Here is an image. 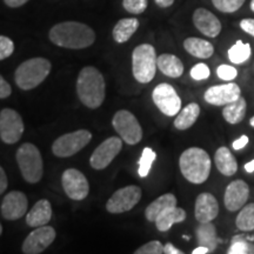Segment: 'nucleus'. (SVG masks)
<instances>
[{
    "label": "nucleus",
    "mask_w": 254,
    "mask_h": 254,
    "mask_svg": "<svg viewBox=\"0 0 254 254\" xmlns=\"http://www.w3.org/2000/svg\"><path fill=\"white\" fill-rule=\"evenodd\" d=\"M50 40L64 49L81 50L94 43L95 33L91 27L82 23L64 21L51 28Z\"/></svg>",
    "instance_id": "obj_1"
},
{
    "label": "nucleus",
    "mask_w": 254,
    "mask_h": 254,
    "mask_svg": "<svg viewBox=\"0 0 254 254\" xmlns=\"http://www.w3.org/2000/svg\"><path fill=\"white\" fill-rule=\"evenodd\" d=\"M105 80L100 71L87 66L79 73L77 80V93L79 99L88 109H98L105 99Z\"/></svg>",
    "instance_id": "obj_2"
},
{
    "label": "nucleus",
    "mask_w": 254,
    "mask_h": 254,
    "mask_svg": "<svg viewBox=\"0 0 254 254\" xmlns=\"http://www.w3.org/2000/svg\"><path fill=\"white\" fill-rule=\"evenodd\" d=\"M179 167L187 182L200 185L208 179L212 161L205 150L200 147H190L180 155Z\"/></svg>",
    "instance_id": "obj_3"
},
{
    "label": "nucleus",
    "mask_w": 254,
    "mask_h": 254,
    "mask_svg": "<svg viewBox=\"0 0 254 254\" xmlns=\"http://www.w3.org/2000/svg\"><path fill=\"white\" fill-rule=\"evenodd\" d=\"M51 67L50 60L45 58H32L20 64L14 73L18 87L30 91L39 86L50 74Z\"/></svg>",
    "instance_id": "obj_4"
},
{
    "label": "nucleus",
    "mask_w": 254,
    "mask_h": 254,
    "mask_svg": "<svg viewBox=\"0 0 254 254\" xmlns=\"http://www.w3.org/2000/svg\"><path fill=\"white\" fill-rule=\"evenodd\" d=\"M157 53L151 44H141L133 50L132 72L135 80L147 84L153 80L157 72Z\"/></svg>",
    "instance_id": "obj_5"
},
{
    "label": "nucleus",
    "mask_w": 254,
    "mask_h": 254,
    "mask_svg": "<svg viewBox=\"0 0 254 254\" xmlns=\"http://www.w3.org/2000/svg\"><path fill=\"white\" fill-rule=\"evenodd\" d=\"M15 158L24 179L30 184L39 183L43 178V158L37 146L30 142L23 144L18 148Z\"/></svg>",
    "instance_id": "obj_6"
},
{
    "label": "nucleus",
    "mask_w": 254,
    "mask_h": 254,
    "mask_svg": "<svg viewBox=\"0 0 254 254\" xmlns=\"http://www.w3.org/2000/svg\"><path fill=\"white\" fill-rule=\"evenodd\" d=\"M112 125L126 144L136 145L142 139V128L134 114L127 110H120L114 114Z\"/></svg>",
    "instance_id": "obj_7"
},
{
    "label": "nucleus",
    "mask_w": 254,
    "mask_h": 254,
    "mask_svg": "<svg viewBox=\"0 0 254 254\" xmlns=\"http://www.w3.org/2000/svg\"><path fill=\"white\" fill-rule=\"evenodd\" d=\"M92 134L87 129L60 135L52 145L53 154L59 158L72 157L86 146L91 141Z\"/></svg>",
    "instance_id": "obj_8"
},
{
    "label": "nucleus",
    "mask_w": 254,
    "mask_h": 254,
    "mask_svg": "<svg viewBox=\"0 0 254 254\" xmlns=\"http://www.w3.org/2000/svg\"><path fill=\"white\" fill-rule=\"evenodd\" d=\"M155 106L167 117H176L182 110V99L172 85L163 82L155 86L152 93Z\"/></svg>",
    "instance_id": "obj_9"
},
{
    "label": "nucleus",
    "mask_w": 254,
    "mask_h": 254,
    "mask_svg": "<svg viewBox=\"0 0 254 254\" xmlns=\"http://www.w3.org/2000/svg\"><path fill=\"white\" fill-rule=\"evenodd\" d=\"M141 189L139 186L131 185L123 187L113 193V195L106 202V209L110 213L119 214L128 212L140 201Z\"/></svg>",
    "instance_id": "obj_10"
},
{
    "label": "nucleus",
    "mask_w": 254,
    "mask_h": 254,
    "mask_svg": "<svg viewBox=\"0 0 254 254\" xmlns=\"http://www.w3.org/2000/svg\"><path fill=\"white\" fill-rule=\"evenodd\" d=\"M24 122L20 114L12 109H4L0 112V138L5 144H15L24 133Z\"/></svg>",
    "instance_id": "obj_11"
},
{
    "label": "nucleus",
    "mask_w": 254,
    "mask_h": 254,
    "mask_svg": "<svg viewBox=\"0 0 254 254\" xmlns=\"http://www.w3.org/2000/svg\"><path fill=\"white\" fill-rule=\"evenodd\" d=\"M123 147V139L111 136L95 148L90 158V164L94 170H104L112 163Z\"/></svg>",
    "instance_id": "obj_12"
},
{
    "label": "nucleus",
    "mask_w": 254,
    "mask_h": 254,
    "mask_svg": "<svg viewBox=\"0 0 254 254\" xmlns=\"http://www.w3.org/2000/svg\"><path fill=\"white\" fill-rule=\"evenodd\" d=\"M62 184L64 190L72 200H84L90 192L86 177L75 168H68L63 173Z\"/></svg>",
    "instance_id": "obj_13"
},
{
    "label": "nucleus",
    "mask_w": 254,
    "mask_h": 254,
    "mask_svg": "<svg viewBox=\"0 0 254 254\" xmlns=\"http://www.w3.org/2000/svg\"><path fill=\"white\" fill-rule=\"evenodd\" d=\"M56 239V231L53 227L40 226L36 227L28 234L23 243V252L25 254H39L43 253Z\"/></svg>",
    "instance_id": "obj_14"
},
{
    "label": "nucleus",
    "mask_w": 254,
    "mask_h": 254,
    "mask_svg": "<svg viewBox=\"0 0 254 254\" xmlns=\"http://www.w3.org/2000/svg\"><path fill=\"white\" fill-rule=\"evenodd\" d=\"M241 97V90L239 85L236 82H227V84L215 85L206 90L204 99L206 103L214 105V106H225V105L236 101Z\"/></svg>",
    "instance_id": "obj_15"
},
{
    "label": "nucleus",
    "mask_w": 254,
    "mask_h": 254,
    "mask_svg": "<svg viewBox=\"0 0 254 254\" xmlns=\"http://www.w3.org/2000/svg\"><path fill=\"white\" fill-rule=\"evenodd\" d=\"M250 198V186L246 182L237 179L228 184L224 194V205L227 211L237 212L246 205Z\"/></svg>",
    "instance_id": "obj_16"
},
{
    "label": "nucleus",
    "mask_w": 254,
    "mask_h": 254,
    "mask_svg": "<svg viewBox=\"0 0 254 254\" xmlns=\"http://www.w3.org/2000/svg\"><path fill=\"white\" fill-rule=\"evenodd\" d=\"M27 206L26 195L19 190H12L2 200L1 214L6 220H18L27 212Z\"/></svg>",
    "instance_id": "obj_17"
},
{
    "label": "nucleus",
    "mask_w": 254,
    "mask_h": 254,
    "mask_svg": "<svg viewBox=\"0 0 254 254\" xmlns=\"http://www.w3.org/2000/svg\"><path fill=\"white\" fill-rule=\"evenodd\" d=\"M193 24L200 33L208 38H217L221 33L222 25L217 15L207 8L199 7L193 13Z\"/></svg>",
    "instance_id": "obj_18"
},
{
    "label": "nucleus",
    "mask_w": 254,
    "mask_h": 254,
    "mask_svg": "<svg viewBox=\"0 0 254 254\" xmlns=\"http://www.w3.org/2000/svg\"><path fill=\"white\" fill-rule=\"evenodd\" d=\"M219 214L218 200L212 193H200L195 199L194 215L199 222L213 221Z\"/></svg>",
    "instance_id": "obj_19"
},
{
    "label": "nucleus",
    "mask_w": 254,
    "mask_h": 254,
    "mask_svg": "<svg viewBox=\"0 0 254 254\" xmlns=\"http://www.w3.org/2000/svg\"><path fill=\"white\" fill-rule=\"evenodd\" d=\"M52 218V207L49 200H39L26 215V224L30 227H40L49 224Z\"/></svg>",
    "instance_id": "obj_20"
},
{
    "label": "nucleus",
    "mask_w": 254,
    "mask_h": 254,
    "mask_svg": "<svg viewBox=\"0 0 254 254\" xmlns=\"http://www.w3.org/2000/svg\"><path fill=\"white\" fill-rule=\"evenodd\" d=\"M214 161L219 172L224 174L225 177H232L238 172L237 159L226 146H221L218 148L214 155Z\"/></svg>",
    "instance_id": "obj_21"
},
{
    "label": "nucleus",
    "mask_w": 254,
    "mask_h": 254,
    "mask_svg": "<svg viewBox=\"0 0 254 254\" xmlns=\"http://www.w3.org/2000/svg\"><path fill=\"white\" fill-rule=\"evenodd\" d=\"M196 239L200 246H205L209 250V252H214L217 250L218 244L222 243L221 239L217 237V228L211 221L200 222L195 231Z\"/></svg>",
    "instance_id": "obj_22"
},
{
    "label": "nucleus",
    "mask_w": 254,
    "mask_h": 254,
    "mask_svg": "<svg viewBox=\"0 0 254 254\" xmlns=\"http://www.w3.org/2000/svg\"><path fill=\"white\" fill-rule=\"evenodd\" d=\"M184 49L190 56L199 59H208L214 53V46L209 41L195 37H190L185 39V41H184Z\"/></svg>",
    "instance_id": "obj_23"
},
{
    "label": "nucleus",
    "mask_w": 254,
    "mask_h": 254,
    "mask_svg": "<svg viewBox=\"0 0 254 254\" xmlns=\"http://www.w3.org/2000/svg\"><path fill=\"white\" fill-rule=\"evenodd\" d=\"M158 68L161 73L170 78H179L184 73V64L177 56L164 53L157 59Z\"/></svg>",
    "instance_id": "obj_24"
},
{
    "label": "nucleus",
    "mask_w": 254,
    "mask_h": 254,
    "mask_svg": "<svg viewBox=\"0 0 254 254\" xmlns=\"http://www.w3.org/2000/svg\"><path fill=\"white\" fill-rule=\"evenodd\" d=\"M177 202L176 195L172 194V193H166V194L159 196L158 199H155L154 201H152L146 207L145 217L148 221L154 222L164 211H166L170 207H173V206H177Z\"/></svg>",
    "instance_id": "obj_25"
},
{
    "label": "nucleus",
    "mask_w": 254,
    "mask_h": 254,
    "mask_svg": "<svg viewBox=\"0 0 254 254\" xmlns=\"http://www.w3.org/2000/svg\"><path fill=\"white\" fill-rule=\"evenodd\" d=\"M186 212L184 208L173 206V207L167 208L155 220V226L160 232H166L173 226L174 224H179V222L185 221Z\"/></svg>",
    "instance_id": "obj_26"
},
{
    "label": "nucleus",
    "mask_w": 254,
    "mask_h": 254,
    "mask_svg": "<svg viewBox=\"0 0 254 254\" xmlns=\"http://www.w3.org/2000/svg\"><path fill=\"white\" fill-rule=\"evenodd\" d=\"M139 27V20L136 18H125L119 20L113 28V39L118 44H124L131 39Z\"/></svg>",
    "instance_id": "obj_27"
},
{
    "label": "nucleus",
    "mask_w": 254,
    "mask_h": 254,
    "mask_svg": "<svg viewBox=\"0 0 254 254\" xmlns=\"http://www.w3.org/2000/svg\"><path fill=\"white\" fill-rule=\"evenodd\" d=\"M200 106L196 103H190L187 105L185 109L180 110V112L177 114V118L174 119V127L180 131H185L190 127L194 125L196 120L199 118Z\"/></svg>",
    "instance_id": "obj_28"
},
{
    "label": "nucleus",
    "mask_w": 254,
    "mask_h": 254,
    "mask_svg": "<svg viewBox=\"0 0 254 254\" xmlns=\"http://www.w3.org/2000/svg\"><path fill=\"white\" fill-rule=\"evenodd\" d=\"M247 104L245 98L240 97L236 101L225 105L222 110V117L231 125H237L241 123L246 116Z\"/></svg>",
    "instance_id": "obj_29"
},
{
    "label": "nucleus",
    "mask_w": 254,
    "mask_h": 254,
    "mask_svg": "<svg viewBox=\"0 0 254 254\" xmlns=\"http://www.w3.org/2000/svg\"><path fill=\"white\" fill-rule=\"evenodd\" d=\"M254 237L238 234L232 238L227 254H254Z\"/></svg>",
    "instance_id": "obj_30"
},
{
    "label": "nucleus",
    "mask_w": 254,
    "mask_h": 254,
    "mask_svg": "<svg viewBox=\"0 0 254 254\" xmlns=\"http://www.w3.org/2000/svg\"><path fill=\"white\" fill-rule=\"evenodd\" d=\"M252 55V50L249 43H244L243 40H238L234 45L231 46L228 50L227 56L231 63L240 65V64L246 63Z\"/></svg>",
    "instance_id": "obj_31"
},
{
    "label": "nucleus",
    "mask_w": 254,
    "mask_h": 254,
    "mask_svg": "<svg viewBox=\"0 0 254 254\" xmlns=\"http://www.w3.org/2000/svg\"><path fill=\"white\" fill-rule=\"evenodd\" d=\"M236 226L239 231H254V202L247 204L240 209L237 215Z\"/></svg>",
    "instance_id": "obj_32"
},
{
    "label": "nucleus",
    "mask_w": 254,
    "mask_h": 254,
    "mask_svg": "<svg viewBox=\"0 0 254 254\" xmlns=\"http://www.w3.org/2000/svg\"><path fill=\"white\" fill-rule=\"evenodd\" d=\"M157 159V153L150 147H145L142 151L141 158L139 160V170L138 173L141 178H145L150 173L152 165H153L154 160Z\"/></svg>",
    "instance_id": "obj_33"
},
{
    "label": "nucleus",
    "mask_w": 254,
    "mask_h": 254,
    "mask_svg": "<svg viewBox=\"0 0 254 254\" xmlns=\"http://www.w3.org/2000/svg\"><path fill=\"white\" fill-rule=\"evenodd\" d=\"M246 0H212V4L222 13H234L239 11Z\"/></svg>",
    "instance_id": "obj_34"
},
{
    "label": "nucleus",
    "mask_w": 254,
    "mask_h": 254,
    "mask_svg": "<svg viewBox=\"0 0 254 254\" xmlns=\"http://www.w3.org/2000/svg\"><path fill=\"white\" fill-rule=\"evenodd\" d=\"M147 0H123L124 8L133 14H141L147 8Z\"/></svg>",
    "instance_id": "obj_35"
},
{
    "label": "nucleus",
    "mask_w": 254,
    "mask_h": 254,
    "mask_svg": "<svg viewBox=\"0 0 254 254\" xmlns=\"http://www.w3.org/2000/svg\"><path fill=\"white\" fill-rule=\"evenodd\" d=\"M135 254H161L164 253V245L158 240L150 241L138 250L134 251Z\"/></svg>",
    "instance_id": "obj_36"
},
{
    "label": "nucleus",
    "mask_w": 254,
    "mask_h": 254,
    "mask_svg": "<svg viewBox=\"0 0 254 254\" xmlns=\"http://www.w3.org/2000/svg\"><path fill=\"white\" fill-rule=\"evenodd\" d=\"M217 75L221 80L225 81H231L234 80L238 75V71L234 66L226 65V64H222L217 68Z\"/></svg>",
    "instance_id": "obj_37"
},
{
    "label": "nucleus",
    "mask_w": 254,
    "mask_h": 254,
    "mask_svg": "<svg viewBox=\"0 0 254 254\" xmlns=\"http://www.w3.org/2000/svg\"><path fill=\"white\" fill-rule=\"evenodd\" d=\"M190 74L194 80H205V79H207L211 75V71H209V67L206 64L200 63L193 66Z\"/></svg>",
    "instance_id": "obj_38"
},
{
    "label": "nucleus",
    "mask_w": 254,
    "mask_h": 254,
    "mask_svg": "<svg viewBox=\"0 0 254 254\" xmlns=\"http://www.w3.org/2000/svg\"><path fill=\"white\" fill-rule=\"evenodd\" d=\"M14 52V43L8 37L0 36V60H4Z\"/></svg>",
    "instance_id": "obj_39"
},
{
    "label": "nucleus",
    "mask_w": 254,
    "mask_h": 254,
    "mask_svg": "<svg viewBox=\"0 0 254 254\" xmlns=\"http://www.w3.org/2000/svg\"><path fill=\"white\" fill-rule=\"evenodd\" d=\"M239 26L245 33L251 37H254V19L253 18H245L240 20Z\"/></svg>",
    "instance_id": "obj_40"
},
{
    "label": "nucleus",
    "mask_w": 254,
    "mask_h": 254,
    "mask_svg": "<svg viewBox=\"0 0 254 254\" xmlns=\"http://www.w3.org/2000/svg\"><path fill=\"white\" fill-rule=\"evenodd\" d=\"M11 93H12L11 85H9L5 79L0 75V99H5V98L9 97Z\"/></svg>",
    "instance_id": "obj_41"
},
{
    "label": "nucleus",
    "mask_w": 254,
    "mask_h": 254,
    "mask_svg": "<svg viewBox=\"0 0 254 254\" xmlns=\"http://www.w3.org/2000/svg\"><path fill=\"white\" fill-rule=\"evenodd\" d=\"M249 141H250V139H249V136L247 135H241V136H239V138L237 139V140H234L233 141V148L236 151H240V150H243L244 147H245V146L249 144Z\"/></svg>",
    "instance_id": "obj_42"
},
{
    "label": "nucleus",
    "mask_w": 254,
    "mask_h": 254,
    "mask_svg": "<svg viewBox=\"0 0 254 254\" xmlns=\"http://www.w3.org/2000/svg\"><path fill=\"white\" fill-rule=\"evenodd\" d=\"M7 176H6L4 168L0 166V194H2L5 192L6 189H7Z\"/></svg>",
    "instance_id": "obj_43"
},
{
    "label": "nucleus",
    "mask_w": 254,
    "mask_h": 254,
    "mask_svg": "<svg viewBox=\"0 0 254 254\" xmlns=\"http://www.w3.org/2000/svg\"><path fill=\"white\" fill-rule=\"evenodd\" d=\"M164 253L166 254H183V251H180L179 249H177L173 244L167 243L166 245L164 246Z\"/></svg>",
    "instance_id": "obj_44"
},
{
    "label": "nucleus",
    "mask_w": 254,
    "mask_h": 254,
    "mask_svg": "<svg viewBox=\"0 0 254 254\" xmlns=\"http://www.w3.org/2000/svg\"><path fill=\"white\" fill-rule=\"evenodd\" d=\"M27 1H28V0H4L5 4L7 5L8 7H12V8L20 7V6L26 4Z\"/></svg>",
    "instance_id": "obj_45"
},
{
    "label": "nucleus",
    "mask_w": 254,
    "mask_h": 254,
    "mask_svg": "<svg viewBox=\"0 0 254 254\" xmlns=\"http://www.w3.org/2000/svg\"><path fill=\"white\" fill-rule=\"evenodd\" d=\"M154 2L159 6V7L167 8V7H171V6L173 5L174 0H154Z\"/></svg>",
    "instance_id": "obj_46"
},
{
    "label": "nucleus",
    "mask_w": 254,
    "mask_h": 254,
    "mask_svg": "<svg viewBox=\"0 0 254 254\" xmlns=\"http://www.w3.org/2000/svg\"><path fill=\"white\" fill-rule=\"evenodd\" d=\"M207 253H211L209 252V250L207 249V247L205 246H198L196 249H194L192 251V254H207Z\"/></svg>",
    "instance_id": "obj_47"
},
{
    "label": "nucleus",
    "mask_w": 254,
    "mask_h": 254,
    "mask_svg": "<svg viewBox=\"0 0 254 254\" xmlns=\"http://www.w3.org/2000/svg\"><path fill=\"white\" fill-rule=\"evenodd\" d=\"M245 171L247 173H253L254 172V159L253 160H251V161H249V163L247 164H245Z\"/></svg>",
    "instance_id": "obj_48"
},
{
    "label": "nucleus",
    "mask_w": 254,
    "mask_h": 254,
    "mask_svg": "<svg viewBox=\"0 0 254 254\" xmlns=\"http://www.w3.org/2000/svg\"><path fill=\"white\" fill-rule=\"evenodd\" d=\"M250 8L252 9V11L254 12V0H251V4H250Z\"/></svg>",
    "instance_id": "obj_49"
},
{
    "label": "nucleus",
    "mask_w": 254,
    "mask_h": 254,
    "mask_svg": "<svg viewBox=\"0 0 254 254\" xmlns=\"http://www.w3.org/2000/svg\"><path fill=\"white\" fill-rule=\"evenodd\" d=\"M250 124H251V126L254 127V117H252V118H251V120H250Z\"/></svg>",
    "instance_id": "obj_50"
},
{
    "label": "nucleus",
    "mask_w": 254,
    "mask_h": 254,
    "mask_svg": "<svg viewBox=\"0 0 254 254\" xmlns=\"http://www.w3.org/2000/svg\"><path fill=\"white\" fill-rule=\"evenodd\" d=\"M1 233H2V226L1 224H0V236H1Z\"/></svg>",
    "instance_id": "obj_51"
}]
</instances>
